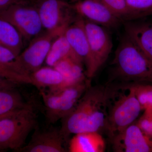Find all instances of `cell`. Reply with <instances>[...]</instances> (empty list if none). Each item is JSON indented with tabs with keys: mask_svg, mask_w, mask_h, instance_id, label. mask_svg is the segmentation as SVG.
Segmentation results:
<instances>
[{
	"mask_svg": "<svg viewBox=\"0 0 152 152\" xmlns=\"http://www.w3.org/2000/svg\"><path fill=\"white\" fill-rule=\"evenodd\" d=\"M119 89L109 85L88 87L74 110L62 119L60 130L66 142L71 134L106 131L111 102Z\"/></svg>",
	"mask_w": 152,
	"mask_h": 152,
	"instance_id": "obj_1",
	"label": "cell"
},
{
	"mask_svg": "<svg viewBox=\"0 0 152 152\" xmlns=\"http://www.w3.org/2000/svg\"><path fill=\"white\" fill-rule=\"evenodd\" d=\"M112 65L114 79L152 84V62L125 34L117 47Z\"/></svg>",
	"mask_w": 152,
	"mask_h": 152,
	"instance_id": "obj_2",
	"label": "cell"
},
{
	"mask_svg": "<svg viewBox=\"0 0 152 152\" xmlns=\"http://www.w3.org/2000/svg\"><path fill=\"white\" fill-rule=\"evenodd\" d=\"M37 120L34 107L13 112L0 120V151H19L25 145L30 132L37 127Z\"/></svg>",
	"mask_w": 152,
	"mask_h": 152,
	"instance_id": "obj_3",
	"label": "cell"
},
{
	"mask_svg": "<svg viewBox=\"0 0 152 152\" xmlns=\"http://www.w3.org/2000/svg\"><path fill=\"white\" fill-rule=\"evenodd\" d=\"M64 33L61 31H46L34 38L13 63L12 68L13 70L30 80V75L42 67L45 61L55 39Z\"/></svg>",
	"mask_w": 152,
	"mask_h": 152,
	"instance_id": "obj_4",
	"label": "cell"
},
{
	"mask_svg": "<svg viewBox=\"0 0 152 152\" xmlns=\"http://www.w3.org/2000/svg\"><path fill=\"white\" fill-rule=\"evenodd\" d=\"M123 86L121 88L129 93L120 95L109 109L106 132L110 139L134 124L142 111L133 88L128 84Z\"/></svg>",
	"mask_w": 152,
	"mask_h": 152,
	"instance_id": "obj_5",
	"label": "cell"
},
{
	"mask_svg": "<svg viewBox=\"0 0 152 152\" xmlns=\"http://www.w3.org/2000/svg\"><path fill=\"white\" fill-rule=\"evenodd\" d=\"M91 83L88 79L57 92L40 90L49 122L54 124L70 113L87 88L91 86Z\"/></svg>",
	"mask_w": 152,
	"mask_h": 152,
	"instance_id": "obj_6",
	"label": "cell"
},
{
	"mask_svg": "<svg viewBox=\"0 0 152 152\" xmlns=\"http://www.w3.org/2000/svg\"><path fill=\"white\" fill-rule=\"evenodd\" d=\"M35 2L19 3L0 11V18L12 24L24 41L31 42L44 29Z\"/></svg>",
	"mask_w": 152,
	"mask_h": 152,
	"instance_id": "obj_7",
	"label": "cell"
},
{
	"mask_svg": "<svg viewBox=\"0 0 152 152\" xmlns=\"http://www.w3.org/2000/svg\"><path fill=\"white\" fill-rule=\"evenodd\" d=\"M84 24L89 48L86 74L91 81L107 60L113 48V42L105 28L85 20Z\"/></svg>",
	"mask_w": 152,
	"mask_h": 152,
	"instance_id": "obj_8",
	"label": "cell"
},
{
	"mask_svg": "<svg viewBox=\"0 0 152 152\" xmlns=\"http://www.w3.org/2000/svg\"><path fill=\"white\" fill-rule=\"evenodd\" d=\"M43 27L45 31H64L78 16L73 5L64 0H36Z\"/></svg>",
	"mask_w": 152,
	"mask_h": 152,
	"instance_id": "obj_9",
	"label": "cell"
},
{
	"mask_svg": "<svg viewBox=\"0 0 152 152\" xmlns=\"http://www.w3.org/2000/svg\"><path fill=\"white\" fill-rule=\"evenodd\" d=\"M110 140L115 152H152V138L145 135L135 122Z\"/></svg>",
	"mask_w": 152,
	"mask_h": 152,
	"instance_id": "obj_10",
	"label": "cell"
},
{
	"mask_svg": "<svg viewBox=\"0 0 152 152\" xmlns=\"http://www.w3.org/2000/svg\"><path fill=\"white\" fill-rule=\"evenodd\" d=\"M73 6L76 13L84 20L105 28H116L122 22L97 0H78Z\"/></svg>",
	"mask_w": 152,
	"mask_h": 152,
	"instance_id": "obj_11",
	"label": "cell"
},
{
	"mask_svg": "<svg viewBox=\"0 0 152 152\" xmlns=\"http://www.w3.org/2000/svg\"><path fill=\"white\" fill-rule=\"evenodd\" d=\"M31 140L19 152H65L66 142L60 129L50 128L40 130L35 129Z\"/></svg>",
	"mask_w": 152,
	"mask_h": 152,
	"instance_id": "obj_12",
	"label": "cell"
},
{
	"mask_svg": "<svg viewBox=\"0 0 152 152\" xmlns=\"http://www.w3.org/2000/svg\"><path fill=\"white\" fill-rule=\"evenodd\" d=\"M123 23L125 34L152 62V22L134 20Z\"/></svg>",
	"mask_w": 152,
	"mask_h": 152,
	"instance_id": "obj_13",
	"label": "cell"
},
{
	"mask_svg": "<svg viewBox=\"0 0 152 152\" xmlns=\"http://www.w3.org/2000/svg\"><path fill=\"white\" fill-rule=\"evenodd\" d=\"M64 34L75 53L86 66L89 58V48L84 19L78 15L75 20L66 28Z\"/></svg>",
	"mask_w": 152,
	"mask_h": 152,
	"instance_id": "obj_14",
	"label": "cell"
},
{
	"mask_svg": "<svg viewBox=\"0 0 152 152\" xmlns=\"http://www.w3.org/2000/svg\"><path fill=\"white\" fill-rule=\"evenodd\" d=\"M29 77L31 84L39 90L48 88L49 91L57 92L64 89V77L54 67L42 66L31 74Z\"/></svg>",
	"mask_w": 152,
	"mask_h": 152,
	"instance_id": "obj_15",
	"label": "cell"
},
{
	"mask_svg": "<svg viewBox=\"0 0 152 152\" xmlns=\"http://www.w3.org/2000/svg\"><path fill=\"white\" fill-rule=\"evenodd\" d=\"M69 149L70 152H104L106 149L105 141L98 132L78 133L70 141Z\"/></svg>",
	"mask_w": 152,
	"mask_h": 152,
	"instance_id": "obj_16",
	"label": "cell"
},
{
	"mask_svg": "<svg viewBox=\"0 0 152 152\" xmlns=\"http://www.w3.org/2000/svg\"><path fill=\"white\" fill-rule=\"evenodd\" d=\"M83 66V64L78 60L69 57L61 60L54 66L64 77V88L88 80Z\"/></svg>",
	"mask_w": 152,
	"mask_h": 152,
	"instance_id": "obj_17",
	"label": "cell"
},
{
	"mask_svg": "<svg viewBox=\"0 0 152 152\" xmlns=\"http://www.w3.org/2000/svg\"><path fill=\"white\" fill-rule=\"evenodd\" d=\"M23 39L12 24L0 18V45L18 56L24 46Z\"/></svg>",
	"mask_w": 152,
	"mask_h": 152,
	"instance_id": "obj_18",
	"label": "cell"
},
{
	"mask_svg": "<svg viewBox=\"0 0 152 152\" xmlns=\"http://www.w3.org/2000/svg\"><path fill=\"white\" fill-rule=\"evenodd\" d=\"M69 57L82 62L73 51L64 33L57 37L52 43L45 63L47 66L54 67L61 60Z\"/></svg>",
	"mask_w": 152,
	"mask_h": 152,
	"instance_id": "obj_19",
	"label": "cell"
},
{
	"mask_svg": "<svg viewBox=\"0 0 152 152\" xmlns=\"http://www.w3.org/2000/svg\"><path fill=\"white\" fill-rule=\"evenodd\" d=\"M26 102L16 88L0 91V116L27 107Z\"/></svg>",
	"mask_w": 152,
	"mask_h": 152,
	"instance_id": "obj_20",
	"label": "cell"
},
{
	"mask_svg": "<svg viewBox=\"0 0 152 152\" xmlns=\"http://www.w3.org/2000/svg\"><path fill=\"white\" fill-rule=\"evenodd\" d=\"M132 88L142 110L152 111V84L147 83H129Z\"/></svg>",
	"mask_w": 152,
	"mask_h": 152,
	"instance_id": "obj_21",
	"label": "cell"
},
{
	"mask_svg": "<svg viewBox=\"0 0 152 152\" xmlns=\"http://www.w3.org/2000/svg\"><path fill=\"white\" fill-rule=\"evenodd\" d=\"M126 3L129 20H137L152 15V0H126Z\"/></svg>",
	"mask_w": 152,
	"mask_h": 152,
	"instance_id": "obj_22",
	"label": "cell"
},
{
	"mask_svg": "<svg viewBox=\"0 0 152 152\" xmlns=\"http://www.w3.org/2000/svg\"><path fill=\"white\" fill-rule=\"evenodd\" d=\"M115 15L122 22L129 20L126 0H97Z\"/></svg>",
	"mask_w": 152,
	"mask_h": 152,
	"instance_id": "obj_23",
	"label": "cell"
},
{
	"mask_svg": "<svg viewBox=\"0 0 152 152\" xmlns=\"http://www.w3.org/2000/svg\"><path fill=\"white\" fill-rule=\"evenodd\" d=\"M135 123L145 135L152 138V111L144 110L142 115Z\"/></svg>",
	"mask_w": 152,
	"mask_h": 152,
	"instance_id": "obj_24",
	"label": "cell"
},
{
	"mask_svg": "<svg viewBox=\"0 0 152 152\" xmlns=\"http://www.w3.org/2000/svg\"><path fill=\"white\" fill-rule=\"evenodd\" d=\"M0 74L18 84H30L29 80L14 72L8 66L0 63Z\"/></svg>",
	"mask_w": 152,
	"mask_h": 152,
	"instance_id": "obj_25",
	"label": "cell"
},
{
	"mask_svg": "<svg viewBox=\"0 0 152 152\" xmlns=\"http://www.w3.org/2000/svg\"><path fill=\"white\" fill-rule=\"evenodd\" d=\"M18 56L10 49L0 45V63L1 64L8 66L13 70L12 66V64Z\"/></svg>",
	"mask_w": 152,
	"mask_h": 152,
	"instance_id": "obj_26",
	"label": "cell"
},
{
	"mask_svg": "<svg viewBox=\"0 0 152 152\" xmlns=\"http://www.w3.org/2000/svg\"><path fill=\"white\" fill-rule=\"evenodd\" d=\"M18 85L0 74V91L16 88Z\"/></svg>",
	"mask_w": 152,
	"mask_h": 152,
	"instance_id": "obj_27",
	"label": "cell"
},
{
	"mask_svg": "<svg viewBox=\"0 0 152 152\" xmlns=\"http://www.w3.org/2000/svg\"><path fill=\"white\" fill-rule=\"evenodd\" d=\"M33 1L34 0H0V11L15 4Z\"/></svg>",
	"mask_w": 152,
	"mask_h": 152,
	"instance_id": "obj_28",
	"label": "cell"
},
{
	"mask_svg": "<svg viewBox=\"0 0 152 152\" xmlns=\"http://www.w3.org/2000/svg\"><path fill=\"white\" fill-rule=\"evenodd\" d=\"M12 113H13V112H12ZM10 113H10L6 114V115H4L0 116V120H1V119L2 118H4V117L6 116L7 115H9V114H10Z\"/></svg>",
	"mask_w": 152,
	"mask_h": 152,
	"instance_id": "obj_29",
	"label": "cell"
},
{
	"mask_svg": "<svg viewBox=\"0 0 152 152\" xmlns=\"http://www.w3.org/2000/svg\"><path fill=\"white\" fill-rule=\"evenodd\" d=\"M72 1H77L78 0H72Z\"/></svg>",
	"mask_w": 152,
	"mask_h": 152,
	"instance_id": "obj_30",
	"label": "cell"
}]
</instances>
